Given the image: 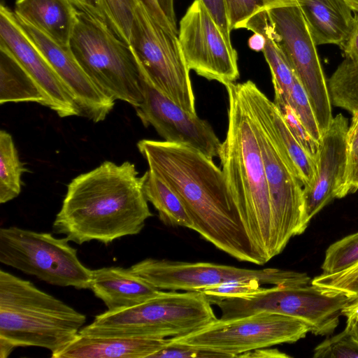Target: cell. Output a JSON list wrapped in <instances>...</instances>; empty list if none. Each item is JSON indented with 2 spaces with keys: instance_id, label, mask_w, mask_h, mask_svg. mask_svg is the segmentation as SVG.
I'll list each match as a JSON object with an SVG mask.
<instances>
[{
  "instance_id": "cell-8",
  "label": "cell",
  "mask_w": 358,
  "mask_h": 358,
  "mask_svg": "<svg viewBox=\"0 0 358 358\" xmlns=\"http://www.w3.org/2000/svg\"><path fill=\"white\" fill-rule=\"evenodd\" d=\"M354 300L348 295L328 293L308 284L261 287L255 292L211 301L210 303L220 309L222 320L267 312L297 319L316 336H329L338 327L343 309Z\"/></svg>"
},
{
  "instance_id": "cell-26",
  "label": "cell",
  "mask_w": 358,
  "mask_h": 358,
  "mask_svg": "<svg viewBox=\"0 0 358 358\" xmlns=\"http://www.w3.org/2000/svg\"><path fill=\"white\" fill-rule=\"evenodd\" d=\"M27 171L20 161L12 136L0 131V203L16 198L21 192L22 173Z\"/></svg>"
},
{
  "instance_id": "cell-16",
  "label": "cell",
  "mask_w": 358,
  "mask_h": 358,
  "mask_svg": "<svg viewBox=\"0 0 358 358\" xmlns=\"http://www.w3.org/2000/svg\"><path fill=\"white\" fill-rule=\"evenodd\" d=\"M25 35L50 64L77 104L80 115L94 122L106 119L115 101L103 93L86 74L71 52L23 18L14 13Z\"/></svg>"
},
{
  "instance_id": "cell-25",
  "label": "cell",
  "mask_w": 358,
  "mask_h": 358,
  "mask_svg": "<svg viewBox=\"0 0 358 358\" xmlns=\"http://www.w3.org/2000/svg\"><path fill=\"white\" fill-rule=\"evenodd\" d=\"M268 110L280 143L303 187L315 180L316 164L294 136L273 101H268Z\"/></svg>"
},
{
  "instance_id": "cell-11",
  "label": "cell",
  "mask_w": 358,
  "mask_h": 358,
  "mask_svg": "<svg viewBox=\"0 0 358 358\" xmlns=\"http://www.w3.org/2000/svg\"><path fill=\"white\" fill-rule=\"evenodd\" d=\"M310 331L308 326L294 317L260 312L231 319H217L196 331L169 338V343L238 357L256 349L296 343Z\"/></svg>"
},
{
  "instance_id": "cell-28",
  "label": "cell",
  "mask_w": 358,
  "mask_h": 358,
  "mask_svg": "<svg viewBox=\"0 0 358 358\" xmlns=\"http://www.w3.org/2000/svg\"><path fill=\"white\" fill-rule=\"evenodd\" d=\"M358 263V231L331 244L321 266L322 274L344 271Z\"/></svg>"
},
{
  "instance_id": "cell-4",
  "label": "cell",
  "mask_w": 358,
  "mask_h": 358,
  "mask_svg": "<svg viewBox=\"0 0 358 358\" xmlns=\"http://www.w3.org/2000/svg\"><path fill=\"white\" fill-rule=\"evenodd\" d=\"M86 316L31 282L0 271V339L46 348L55 357L78 335Z\"/></svg>"
},
{
  "instance_id": "cell-22",
  "label": "cell",
  "mask_w": 358,
  "mask_h": 358,
  "mask_svg": "<svg viewBox=\"0 0 358 358\" xmlns=\"http://www.w3.org/2000/svg\"><path fill=\"white\" fill-rule=\"evenodd\" d=\"M14 13L69 47L78 10L69 0H16Z\"/></svg>"
},
{
  "instance_id": "cell-5",
  "label": "cell",
  "mask_w": 358,
  "mask_h": 358,
  "mask_svg": "<svg viewBox=\"0 0 358 358\" xmlns=\"http://www.w3.org/2000/svg\"><path fill=\"white\" fill-rule=\"evenodd\" d=\"M241 90L256 124L267 181L274 230L275 255L290 238L308 227L303 185L284 150L272 122L269 99L251 80L241 83Z\"/></svg>"
},
{
  "instance_id": "cell-20",
  "label": "cell",
  "mask_w": 358,
  "mask_h": 358,
  "mask_svg": "<svg viewBox=\"0 0 358 358\" xmlns=\"http://www.w3.org/2000/svg\"><path fill=\"white\" fill-rule=\"evenodd\" d=\"M169 338L138 336H87L78 334L55 358H150Z\"/></svg>"
},
{
  "instance_id": "cell-44",
  "label": "cell",
  "mask_w": 358,
  "mask_h": 358,
  "mask_svg": "<svg viewBox=\"0 0 358 358\" xmlns=\"http://www.w3.org/2000/svg\"><path fill=\"white\" fill-rule=\"evenodd\" d=\"M156 1L161 10L172 26L174 31L178 34V30L176 24L173 0H156Z\"/></svg>"
},
{
  "instance_id": "cell-32",
  "label": "cell",
  "mask_w": 358,
  "mask_h": 358,
  "mask_svg": "<svg viewBox=\"0 0 358 358\" xmlns=\"http://www.w3.org/2000/svg\"><path fill=\"white\" fill-rule=\"evenodd\" d=\"M310 284L328 293L358 296V268H350L334 274H322L311 280Z\"/></svg>"
},
{
  "instance_id": "cell-38",
  "label": "cell",
  "mask_w": 358,
  "mask_h": 358,
  "mask_svg": "<svg viewBox=\"0 0 358 358\" xmlns=\"http://www.w3.org/2000/svg\"><path fill=\"white\" fill-rule=\"evenodd\" d=\"M78 10L105 22L109 27L107 11L103 0H69Z\"/></svg>"
},
{
  "instance_id": "cell-42",
  "label": "cell",
  "mask_w": 358,
  "mask_h": 358,
  "mask_svg": "<svg viewBox=\"0 0 358 358\" xmlns=\"http://www.w3.org/2000/svg\"><path fill=\"white\" fill-rule=\"evenodd\" d=\"M145 5L147 10L152 15V17L163 27L176 33L169 23V20L164 15L160 8L159 7L156 0H141Z\"/></svg>"
},
{
  "instance_id": "cell-17",
  "label": "cell",
  "mask_w": 358,
  "mask_h": 358,
  "mask_svg": "<svg viewBox=\"0 0 358 358\" xmlns=\"http://www.w3.org/2000/svg\"><path fill=\"white\" fill-rule=\"evenodd\" d=\"M348 120L342 114L333 118L322 134L315 159L314 181L303 187L306 220L311 219L335 198H343L345 190L348 151Z\"/></svg>"
},
{
  "instance_id": "cell-21",
  "label": "cell",
  "mask_w": 358,
  "mask_h": 358,
  "mask_svg": "<svg viewBox=\"0 0 358 358\" xmlns=\"http://www.w3.org/2000/svg\"><path fill=\"white\" fill-rule=\"evenodd\" d=\"M296 1L316 45L344 44L355 18L345 0Z\"/></svg>"
},
{
  "instance_id": "cell-23",
  "label": "cell",
  "mask_w": 358,
  "mask_h": 358,
  "mask_svg": "<svg viewBox=\"0 0 358 358\" xmlns=\"http://www.w3.org/2000/svg\"><path fill=\"white\" fill-rule=\"evenodd\" d=\"M26 101L50 106L38 84L6 46L0 43V104Z\"/></svg>"
},
{
  "instance_id": "cell-46",
  "label": "cell",
  "mask_w": 358,
  "mask_h": 358,
  "mask_svg": "<svg viewBox=\"0 0 358 358\" xmlns=\"http://www.w3.org/2000/svg\"><path fill=\"white\" fill-rule=\"evenodd\" d=\"M15 348L4 340L0 339V357L6 358Z\"/></svg>"
},
{
  "instance_id": "cell-50",
  "label": "cell",
  "mask_w": 358,
  "mask_h": 358,
  "mask_svg": "<svg viewBox=\"0 0 358 358\" xmlns=\"http://www.w3.org/2000/svg\"><path fill=\"white\" fill-rule=\"evenodd\" d=\"M358 317V312H356L353 314L346 316V317Z\"/></svg>"
},
{
  "instance_id": "cell-31",
  "label": "cell",
  "mask_w": 358,
  "mask_h": 358,
  "mask_svg": "<svg viewBox=\"0 0 358 358\" xmlns=\"http://www.w3.org/2000/svg\"><path fill=\"white\" fill-rule=\"evenodd\" d=\"M273 103L278 108L294 136L315 162L319 150V143L308 134L291 106L289 101L280 94H275Z\"/></svg>"
},
{
  "instance_id": "cell-34",
  "label": "cell",
  "mask_w": 358,
  "mask_h": 358,
  "mask_svg": "<svg viewBox=\"0 0 358 358\" xmlns=\"http://www.w3.org/2000/svg\"><path fill=\"white\" fill-rule=\"evenodd\" d=\"M289 103L308 134L320 143L322 134L308 95L296 77L291 90Z\"/></svg>"
},
{
  "instance_id": "cell-47",
  "label": "cell",
  "mask_w": 358,
  "mask_h": 358,
  "mask_svg": "<svg viewBox=\"0 0 358 358\" xmlns=\"http://www.w3.org/2000/svg\"><path fill=\"white\" fill-rule=\"evenodd\" d=\"M358 312V296L343 310V315L348 316Z\"/></svg>"
},
{
  "instance_id": "cell-2",
  "label": "cell",
  "mask_w": 358,
  "mask_h": 358,
  "mask_svg": "<svg viewBox=\"0 0 358 358\" xmlns=\"http://www.w3.org/2000/svg\"><path fill=\"white\" fill-rule=\"evenodd\" d=\"M144 174L134 164L105 161L69 183L53 222L55 233L77 244L96 241L106 245L139 234L152 216L144 194Z\"/></svg>"
},
{
  "instance_id": "cell-51",
  "label": "cell",
  "mask_w": 358,
  "mask_h": 358,
  "mask_svg": "<svg viewBox=\"0 0 358 358\" xmlns=\"http://www.w3.org/2000/svg\"><path fill=\"white\" fill-rule=\"evenodd\" d=\"M351 268H358V263L356 265H355L354 266L351 267Z\"/></svg>"
},
{
  "instance_id": "cell-13",
  "label": "cell",
  "mask_w": 358,
  "mask_h": 358,
  "mask_svg": "<svg viewBox=\"0 0 358 358\" xmlns=\"http://www.w3.org/2000/svg\"><path fill=\"white\" fill-rule=\"evenodd\" d=\"M161 290L199 291L205 287L237 280H258L262 285H306V273L276 268L249 269L208 262H185L145 259L131 266Z\"/></svg>"
},
{
  "instance_id": "cell-45",
  "label": "cell",
  "mask_w": 358,
  "mask_h": 358,
  "mask_svg": "<svg viewBox=\"0 0 358 358\" xmlns=\"http://www.w3.org/2000/svg\"><path fill=\"white\" fill-rule=\"evenodd\" d=\"M266 43L265 37L258 33H254V34L250 37L248 40L249 48L256 52H259L264 50Z\"/></svg>"
},
{
  "instance_id": "cell-30",
  "label": "cell",
  "mask_w": 358,
  "mask_h": 358,
  "mask_svg": "<svg viewBox=\"0 0 358 358\" xmlns=\"http://www.w3.org/2000/svg\"><path fill=\"white\" fill-rule=\"evenodd\" d=\"M225 3L231 31L244 29L251 17L272 6L298 4L296 0H225Z\"/></svg>"
},
{
  "instance_id": "cell-3",
  "label": "cell",
  "mask_w": 358,
  "mask_h": 358,
  "mask_svg": "<svg viewBox=\"0 0 358 358\" xmlns=\"http://www.w3.org/2000/svg\"><path fill=\"white\" fill-rule=\"evenodd\" d=\"M225 87L228 127L218 157L229 189L266 263L275 256L274 230L257 129L241 84Z\"/></svg>"
},
{
  "instance_id": "cell-41",
  "label": "cell",
  "mask_w": 358,
  "mask_h": 358,
  "mask_svg": "<svg viewBox=\"0 0 358 358\" xmlns=\"http://www.w3.org/2000/svg\"><path fill=\"white\" fill-rule=\"evenodd\" d=\"M348 157L358 154V115H353L347 133Z\"/></svg>"
},
{
  "instance_id": "cell-39",
  "label": "cell",
  "mask_w": 358,
  "mask_h": 358,
  "mask_svg": "<svg viewBox=\"0 0 358 358\" xmlns=\"http://www.w3.org/2000/svg\"><path fill=\"white\" fill-rule=\"evenodd\" d=\"M341 48L345 58L358 62V13L355 15L350 34Z\"/></svg>"
},
{
  "instance_id": "cell-37",
  "label": "cell",
  "mask_w": 358,
  "mask_h": 358,
  "mask_svg": "<svg viewBox=\"0 0 358 358\" xmlns=\"http://www.w3.org/2000/svg\"><path fill=\"white\" fill-rule=\"evenodd\" d=\"M206 9L225 37L231 43L229 18L225 0H201Z\"/></svg>"
},
{
  "instance_id": "cell-10",
  "label": "cell",
  "mask_w": 358,
  "mask_h": 358,
  "mask_svg": "<svg viewBox=\"0 0 358 358\" xmlns=\"http://www.w3.org/2000/svg\"><path fill=\"white\" fill-rule=\"evenodd\" d=\"M65 237L17 227L0 229V262L52 285L87 289L91 269Z\"/></svg>"
},
{
  "instance_id": "cell-12",
  "label": "cell",
  "mask_w": 358,
  "mask_h": 358,
  "mask_svg": "<svg viewBox=\"0 0 358 358\" xmlns=\"http://www.w3.org/2000/svg\"><path fill=\"white\" fill-rule=\"evenodd\" d=\"M273 37L305 90L322 134L333 120L327 82L308 24L299 5L266 9Z\"/></svg>"
},
{
  "instance_id": "cell-7",
  "label": "cell",
  "mask_w": 358,
  "mask_h": 358,
  "mask_svg": "<svg viewBox=\"0 0 358 358\" xmlns=\"http://www.w3.org/2000/svg\"><path fill=\"white\" fill-rule=\"evenodd\" d=\"M69 48L82 69L106 96L138 106L142 73L129 45L103 20L78 10Z\"/></svg>"
},
{
  "instance_id": "cell-15",
  "label": "cell",
  "mask_w": 358,
  "mask_h": 358,
  "mask_svg": "<svg viewBox=\"0 0 358 358\" xmlns=\"http://www.w3.org/2000/svg\"><path fill=\"white\" fill-rule=\"evenodd\" d=\"M142 91L143 101L134 109L145 127L152 126L165 141L189 145L212 159L219 157L222 143L206 120L161 93L143 73Z\"/></svg>"
},
{
  "instance_id": "cell-33",
  "label": "cell",
  "mask_w": 358,
  "mask_h": 358,
  "mask_svg": "<svg viewBox=\"0 0 358 358\" xmlns=\"http://www.w3.org/2000/svg\"><path fill=\"white\" fill-rule=\"evenodd\" d=\"M110 29L128 45L131 42L134 15L131 0H103Z\"/></svg>"
},
{
  "instance_id": "cell-35",
  "label": "cell",
  "mask_w": 358,
  "mask_h": 358,
  "mask_svg": "<svg viewBox=\"0 0 358 358\" xmlns=\"http://www.w3.org/2000/svg\"><path fill=\"white\" fill-rule=\"evenodd\" d=\"M262 284L256 280H237L224 282L200 289L209 301L255 292Z\"/></svg>"
},
{
  "instance_id": "cell-43",
  "label": "cell",
  "mask_w": 358,
  "mask_h": 358,
  "mask_svg": "<svg viewBox=\"0 0 358 358\" xmlns=\"http://www.w3.org/2000/svg\"><path fill=\"white\" fill-rule=\"evenodd\" d=\"M238 357L247 358H288L290 356L277 348H263L245 352Z\"/></svg>"
},
{
  "instance_id": "cell-36",
  "label": "cell",
  "mask_w": 358,
  "mask_h": 358,
  "mask_svg": "<svg viewBox=\"0 0 358 358\" xmlns=\"http://www.w3.org/2000/svg\"><path fill=\"white\" fill-rule=\"evenodd\" d=\"M215 358V357H228L227 355L198 349L194 347L169 343L152 355L150 358Z\"/></svg>"
},
{
  "instance_id": "cell-18",
  "label": "cell",
  "mask_w": 358,
  "mask_h": 358,
  "mask_svg": "<svg viewBox=\"0 0 358 358\" xmlns=\"http://www.w3.org/2000/svg\"><path fill=\"white\" fill-rule=\"evenodd\" d=\"M0 43L6 46L38 84L51 110L61 117L80 115L66 87L25 35L15 18L14 12L3 4L0 6Z\"/></svg>"
},
{
  "instance_id": "cell-14",
  "label": "cell",
  "mask_w": 358,
  "mask_h": 358,
  "mask_svg": "<svg viewBox=\"0 0 358 358\" xmlns=\"http://www.w3.org/2000/svg\"><path fill=\"white\" fill-rule=\"evenodd\" d=\"M178 37L189 70L224 86L239 78L236 50L201 0H194L180 20Z\"/></svg>"
},
{
  "instance_id": "cell-27",
  "label": "cell",
  "mask_w": 358,
  "mask_h": 358,
  "mask_svg": "<svg viewBox=\"0 0 358 358\" xmlns=\"http://www.w3.org/2000/svg\"><path fill=\"white\" fill-rule=\"evenodd\" d=\"M331 104L358 115V62L345 58L327 82Z\"/></svg>"
},
{
  "instance_id": "cell-19",
  "label": "cell",
  "mask_w": 358,
  "mask_h": 358,
  "mask_svg": "<svg viewBox=\"0 0 358 358\" xmlns=\"http://www.w3.org/2000/svg\"><path fill=\"white\" fill-rule=\"evenodd\" d=\"M89 289L110 311L138 305L153 297L161 290L131 267L120 266L92 270Z\"/></svg>"
},
{
  "instance_id": "cell-6",
  "label": "cell",
  "mask_w": 358,
  "mask_h": 358,
  "mask_svg": "<svg viewBox=\"0 0 358 358\" xmlns=\"http://www.w3.org/2000/svg\"><path fill=\"white\" fill-rule=\"evenodd\" d=\"M201 292L162 291L134 306L106 310L81 328L87 336H138L165 338L196 331L217 317Z\"/></svg>"
},
{
  "instance_id": "cell-9",
  "label": "cell",
  "mask_w": 358,
  "mask_h": 358,
  "mask_svg": "<svg viewBox=\"0 0 358 358\" xmlns=\"http://www.w3.org/2000/svg\"><path fill=\"white\" fill-rule=\"evenodd\" d=\"M130 47L139 67L161 93L185 110L196 114L189 69L178 34L159 24L141 0H131Z\"/></svg>"
},
{
  "instance_id": "cell-49",
  "label": "cell",
  "mask_w": 358,
  "mask_h": 358,
  "mask_svg": "<svg viewBox=\"0 0 358 358\" xmlns=\"http://www.w3.org/2000/svg\"><path fill=\"white\" fill-rule=\"evenodd\" d=\"M352 10L358 13V0H345Z\"/></svg>"
},
{
  "instance_id": "cell-48",
  "label": "cell",
  "mask_w": 358,
  "mask_h": 358,
  "mask_svg": "<svg viewBox=\"0 0 358 358\" xmlns=\"http://www.w3.org/2000/svg\"><path fill=\"white\" fill-rule=\"evenodd\" d=\"M352 322V329L356 336L358 337V317H347Z\"/></svg>"
},
{
  "instance_id": "cell-29",
  "label": "cell",
  "mask_w": 358,
  "mask_h": 358,
  "mask_svg": "<svg viewBox=\"0 0 358 358\" xmlns=\"http://www.w3.org/2000/svg\"><path fill=\"white\" fill-rule=\"evenodd\" d=\"M313 352L315 358L358 357V337L353 331L351 321L347 320L342 332L324 340Z\"/></svg>"
},
{
  "instance_id": "cell-1",
  "label": "cell",
  "mask_w": 358,
  "mask_h": 358,
  "mask_svg": "<svg viewBox=\"0 0 358 358\" xmlns=\"http://www.w3.org/2000/svg\"><path fill=\"white\" fill-rule=\"evenodd\" d=\"M137 148L149 169L179 197L192 230L241 262L266 263L231 195L223 171L213 159L189 145L143 139Z\"/></svg>"
},
{
  "instance_id": "cell-40",
  "label": "cell",
  "mask_w": 358,
  "mask_h": 358,
  "mask_svg": "<svg viewBox=\"0 0 358 358\" xmlns=\"http://www.w3.org/2000/svg\"><path fill=\"white\" fill-rule=\"evenodd\" d=\"M358 189V154L348 157L345 190L347 194Z\"/></svg>"
},
{
  "instance_id": "cell-24",
  "label": "cell",
  "mask_w": 358,
  "mask_h": 358,
  "mask_svg": "<svg viewBox=\"0 0 358 358\" xmlns=\"http://www.w3.org/2000/svg\"><path fill=\"white\" fill-rule=\"evenodd\" d=\"M144 194L166 225L193 229V222L176 193L149 169L144 173Z\"/></svg>"
}]
</instances>
